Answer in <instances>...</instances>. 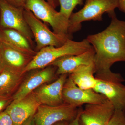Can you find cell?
I'll return each instance as SVG.
<instances>
[{
  "mask_svg": "<svg viewBox=\"0 0 125 125\" xmlns=\"http://www.w3.org/2000/svg\"><path fill=\"white\" fill-rule=\"evenodd\" d=\"M95 52L93 48L81 54L76 55H69L58 58L52 63L56 68L57 75L70 74L78 68L90 64L94 62Z\"/></svg>",
  "mask_w": 125,
  "mask_h": 125,
  "instance_id": "cell-14",
  "label": "cell"
},
{
  "mask_svg": "<svg viewBox=\"0 0 125 125\" xmlns=\"http://www.w3.org/2000/svg\"><path fill=\"white\" fill-rule=\"evenodd\" d=\"M96 69L94 62L89 65L83 66L78 68L69 76L78 87L84 89H93L97 83L94 75Z\"/></svg>",
  "mask_w": 125,
  "mask_h": 125,
  "instance_id": "cell-17",
  "label": "cell"
},
{
  "mask_svg": "<svg viewBox=\"0 0 125 125\" xmlns=\"http://www.w3.org/2000/svg\"><path fill=\"white\" fill-rule=\"evenodd\" d=\"M24 75L5 66L0 73V95H10L16 91Z\"/></svg>",
  "mask_w": 125,
  "mask_h": 125,
  "instance_id": "cell-18",
  "label": "cell"
},
{
  "mask_svg": "<svg viewBox=\"0 0 125 125\" xmlns=\"http://www.w3.org/2000/svg\"><path fill=\"white\" fill-rule=\"evenodd\" d=\"M36 70L22 81L13 96V100L23 98L41 85L53 80L57 75L56 68L53 66Z\"/></svg>",
  "mask_w": 125,
  "mask_h": 125,
  "instance_id": "cell-11",
  "label": "cell"
},
{
  "mask_svg": "<svg viewBox=\"0 0 125 125\" xmlns=\"http://www.w3.org/2000/svg\"><path fill=\"white\" fill-rule=\"evenodd\" d=\"M0 125H14L11 117L5 110L0 113Z\"/></svg>",
  "mask_w": 125,
  "mask_h": 125,
  "instance_id": "cell-22",
  "label": "cell"
},
{
  "mask_svg": "<svg viewBox=\"0 0 125 125\" xmlns=\"http://www.w3.org/2000/svg\"><path fill=\"white\" fill-rule=\"evenodd\" d=\"M67 75H61L53 83L44 84L33 91L41 105L56 106L64 103L62 90Z\"/></svg>",
  "mask_w": 125,
  "mask_h": 125,
  "instance_id": "cell-12",
  "label": "cell"
},
{
  "mask_svg": "<svg viewBox=\"0 0 125 125\" xmlns=\"http://www.w3.org/2000/svg\"></svg>",
  "mask_w": 125,
  "mask_h": 125,
  "instance_id": "cell-30",
  "label": "cell"
},
{
  "mask_svg": "<svg viewBox=\"0 0 125 125\" xmlns=\"http://www.w3.org/2000/svg\"><path fill=\"white\" fill-rule=\"evenodd\" d=\"M0 42L30 55L34 56L37 53L27 39L14 29L0 27Z\"/></svg>",
  "mask_w": 125,
  "mask_h": 125,
  "instance_id": "cell-16",
  "label": "cell"
},
{
  "mask_svg": "<svg viewBox=\"0 0 125 125\" xmlns=\"http://www.w3.org/2000/svg\"><path fill=\"white\" fill-rule=\"evenodd\" d=\"M0 43H1V42H0Z\"/></svg>",
  "mask_w": 125,
  "mask_h": 125,
  "instance_id": "cell-31",
  "label": "cell"
},
{
  "mask_svg": "<svg viewBox=\"0 0 125 125\" xmlns=\"http://www.w3.org/2000/svg\"><path fill=\"white\" fill-rule=\"evenodd\" d=\"M53 125H69V123H68L67 121H63L59 122Z\"/></svg>",
  "mask_w": 125,
  "mask_h": 125,
  "instance_id": "cell-29",
  "label": "cell"
},
{
  "mask_svg": "<svg viewBox=\"0 0 125 125\" xmlns=\"http://www.w3.org/2000/svg\"><path fill=\"white\" fill-rule=\"evenodd\" d=\"M118 8L120 10L125 13V0H118Z\"/></svg>",
  "mask_w": 125,
  "mask_h": 125,
  "instance_id": "cell-24",
  "label": "cell"
},
{
  "mask_svg": "<svg viewBox=\"0 0 125 125\" xmlns=\"http://www.w3.org/2000/svg\"><path fill=\"white\" fill-rule=\"evenodd\" d=\"M24 8L30 10L40 20L49 24L55 33L70 36L69 19L57 11L46 0H26Z\"/></svg>",
  "mask_w": 125,
  "mask_h": 125,
  "instance_id": "cell-4",
  "label": "cell"
},
{
  "mask_svg": "<svg viewBox=\"0 0 125 125\" xmlns=\"http://www.w3.org/2000/svg\"><path fill=\"white\" fill-rule=\"evenodd\" d=\"M40 105L33 92L21 99L13 100L5 111L10 115L14 125H22L34 115Z\"/></svg>",
  "mask_w": 125,
  "mask_h": 125,
  "instance_id": "cell-10",
  "label": "cell"
},
{
  "mask_svg": "<svg viewBox=\"0 0 125 125\" xmlns=\"http://www.w3.org/2000/svg\"><path fill=\"white\" fill-rule=\"evenodd\" d=\"M22 125H35L34 116L30 117Z\"/></svg>",
  "mask_w": 125,
  "mask_h": 125,
  "instance_id": "cell-25",
  "label": "cell"
},
{
  "mask_svg": "<svg viewBox=\"0 0 125 125\" xmlns=\"http://www.w3.org/2000/svg\"><path fill=\"white\" fill-rule=\"evenodd\" d=\"M5 67V65L2 59L1 53L0 50V73L2 71Z\"/></svg>",
  "mask_w": 125,
  "mask_h": 125,
  "instance_id": "cell-28",
  "label": "cell"
},
{
  "mask_svg": "<svg viewBox=\"0 0 125 125\" xmlns=\"http://www.w3.org/2000/svg\"><path fill=\"white\" fill-rule=\"evenodd\" d=\"M108 15L111 19L108 27L86 39L95 52V78L119 80L121 75L112 72L111 67L115 62H125V21L119 20L115 12Z\"/></svg>",
  "mask_w": 125,
  "mask_h": 125,
  "instance_id": "cell-1",
  "label": "cell"
},
{
  "mask_svg": "<svg viewBox=\"0 0 125 125\" xmlns=\"http://www.w3.org/2000/svg\"><path fill=\"white\" fill-rule=\"evenodd\" d=\"M47 0V1L55 9L58 4V2L57 0Z\"/></svg>",
  "mask_w": 125,
  "mask_h": 125,
  "instance_id": "cell-27",
  "label": "cell"
},
{
  "mask_svg": "<svg viewBox=\"0 0 125 125\" xmlns=\"http://www.w3.org/2000/svg\"><path fill=\"white\" fill-rule=\"evenodd\" d=\"M0 50L5 66L20 73H22L34 56L23 53L1 42Z\"/></svg>",
  "mask_w": 125,
  "mask_h": 125,
  "instance_id": "cell-15",
  "label": "cell"
},
{
  "mask_svg": "<svg viewBox=\"0 0 125 125\" xmlns=\"http://www.w3.org/2000/svg\"><path fill=\"white\" fill-rule=\"evenodd\" d=\"M96 79L97 83L94 90L105 96L115 110H125V85L122 82Z\"/></svg>",
  "mask_w": 125,
  "mask_h": 125,
  "instance_id": "cell-13",
  "label": "cell"
},
{
  "mask_svg": "<svg viewBox=\"0 0 125 125\" xmlns=\"http://www.w3.org/2000/svg\"><path fill=\"white\" fill-rule=\"evenodd\" d=\"M115 109L108 100L101 104H86L81 108L79 125H108Z\"/></svg>",
  "mask_w": 125,
  "mask_h": 125,
  "instance_id": "cell-9",
  "label": "cell"
},
{
  "mask_svg": "<svg viewBox=\"0 0 125 125\" xmlns=\"http://www.w3.org/2000/svg\"><path fill=\"white\" fill-rule=\"evenodd\" d=\"M92 46L86 39L75 42L68 39L60 47L49 46L37 52L32 60L22 72L25 73L36 69H43L50 65L56 60L64 56L81 54L92 48Z\"/></svg>",
  "mask_w": 125,
  "mask_h": 125,
  "instance_id": "cell-2",
  "label": "cell"
},
{
  "mask_svg": "<svg viewBox=\"0 0 125 125\" xmlns=\"http://www.w3.org/2000/svg\"><path fill=\"white\" fill-rule=\"evenodd\" d=\"M24 15L35 40V51L37 52L49 46L60 47L68 39H71L68 35L58 34L52 32L31 11L25 8Z\"/></svg>",
  "mask_w": 125,
  "mask_h": 125,
  "instance_id": "cell-5",
  "label": "cell"
},
{
  "mask_svg": "<svg viewBox=\"0 0 125 125\" xmlns=\"http://www.w3.org/2000/svg\"><path fill=\"white\" fill-rule=\"evenodd\" d=\"M60 6V12L67 19H69L74 9L78 5L83 4V0H57Z\"/></svg>",
  "mask_w": 125,
  "mask_h": 125,
  "instance_id": "cell-19",
  "label": "cell"
},
{
  "mask_svg": "<svg viewBox=\"0 0 125 125\" xmlns=\"http://www.w3.org/2000/svg\"><path fill=\"white\" fill-rule=\"evenodd\" d=\"M13 100L11 95H0V113L10 104Z\"/></svg>",
  "mask_w": 125,
  "mask_h": 125,
  "instance_id": "cell-21",
  "label": "cell"
},
{
  "mask_svg": "<svg viewBox=\"0 0 125 125\" xmlns=\"http://www.w3.org/2000/svg\"><path fill=\"white\" fill-rule=\"evenodd\" d=\"M12 2L11 4L17 7L24 8L26 0H10Z\"/></svg>",
  "mask_w": 125,
  "mask_h": 125,
  "instance_id": "cell-23",
  "label": "cell"
},
{
  "mask_svg": "<svg viewBox=\"0 0 125 125\" xmlns=\"http://www.w3.org/2000/svg\"><path fill=\"white\" fill-rule=\"evenodd\" d=\"M108 125H125V110H115Z\"/></svg>",
  "mask_w": 125,
  "mask_h": 125,
  "instance_id": "cell-20",
  "label": "cell"
},
{
  "mask_svg": "<svg viewBox=\"0 0 125 125\" xmlns=\"http://www.w3.org/2000/svg\"><path fill=\"white\" fill-rule=\"evenodd\" d=\"M24 10L23 7H16L6 0H0V27L19 31L33 48V35L25 19Z\"/></svg>",
  "mask_w": 125,
  "mask_h": 125,
  "instance_id": "cell-6",
  "label": "cell"
},
{
  "mask_svg": "<svg viewBox=\"0 0 125 125\" xmlns=\"http://www.w3.org/2000/svg\"><path fill=\"white\" fill-rule=\"evenodd\" d=\"M80 107L65 103L56 106L40 105L34 115L35 125H53L59 122L71 121L77 116Z\"/></svg>",
  "mask_w": 125,
  "mask_h": 125,
  "instance_id": "cell-7",
  "label": "cell"
},
{
  "mask_svg": "<svg viewBox=\"0 0 125 125\" xmlns=\"http://www.w3.org/2000/svg\"><path fill=\"white\" fill-rule=\"evenodd\" d=\"M118 0H85L84 7L78 12L72 13L69 21L68 34L72 33L81 28V23L88 21H100L102 15L115 12L118 8Z\"/></svg>",
  "mask_w": 125,
  "mask_h": 125,
  "instance_id": "cell-3",
  "label": "cell"
},
{
  "mask_svg": "<svg viewBox=\"0 0 125 125\" xmlns=\"http://www.w3.org/2000/svg\"><path fill=\"white\" fill-rule=\"evenodd\" d=\"M62 96L64 103L77 108L84 104H101L108 100L105 96L93 89L79 88L69 76L64 84Z\"/></svg>",
  "mask_w": 125,
  "mask_h": 125,
  "instance_id": "cell-8",
  "label": "cell"
},
{
  "mask_svg": "<svg viewBox=\"0 0 125 125\" xmlns=\"http://www.w3.org/2000/svg\"><path fill=\"white\" fill-rule=\"evenodd\" d=\"M80 109L81 107L80 108L79 113H78V114L77 116L73 120L70 122L69 123V125H79V117Z\"/></svg>",
  "mask_w": 125,
  "mask_h": 125,
  "instance_id": "cell-26",
  "label": "cell"
}]
</instances>
